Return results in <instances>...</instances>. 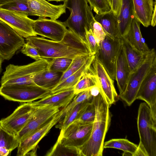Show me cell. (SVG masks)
<instances>
[{"instance_id":"39","label":"cell","mask_w":156,"mask_h":156,"mask_svg":"<svg viewBox=\"0 0 156 156\" xmlns=\"http://www.w3.org/2000/svg\"><path fill=\"white\" fill-rule=\"evenodd\" d=\"M85 30V41L89 47L90 53L92 55L95 54L98 51L99 44L93 35L92 30H87L86 28Z\"/></svg>"},{"instance_id":"1","label":"cell","mask_w":156,"mask_h":156,"mask_svg":"<svg viewBox=\"0 0 156 156\" xmlns=\"http://www.w3.org/2000/svg\"><path fill=\"white\" fill-rule=\"evenodd\" d=\"M26 40V43L37 49L41 58L65 57L73 59L79 55L91 54L86 41L69 29L60 41L37 36L30 37Z\"/></svg>"},{"instance_id":"30","label":"cell","mask_w":156,"mask_h":156,"mask_svg":"<svg viewBox=\"0 0 156 156\" xmlns=\"http://www.w3.org/2000/svg\"><path fill=\"white\" fill-rule=\"evenodd\" d=\"M138 145L125 139H113L104 143V148H113L127 152L133 156Z\"/></svg>"},{"instance_id":"29","label":"cell","mask_w":156,"mask_h":156,"mask_svg":"<svg viewBox=\"0 0 156 156\" xmlns=\"http://www.w3.org/2000/svg\"><path fill=\"white\" fill-rule=\"evenodd\" d=\"M92 99L80 103L71 108L66 113L62 120L58 122V124L56 125V127L60 129L61 130H64L70 124L76 119L84 107Z\"/></svg>"},{"instance_id":"36","label":"cell","mask_w":156,"mask_h":156,"mask_svg":"<svg viewBox=\"0 0 156 156\" xmlns=\"http://www.w3.org/2000/svg\"><path fill=\"white\" fill-rule=\"evenodd\" d=\"M93 98V97L90 94L89 89L76 95L69 105L65 108L60 110L62 117L60 121L62 120L66 113L71 108L80 103L90 100Z\"/></svg>"},{"instance_id":"24","label":"cell","mask_w":156,"mask_h":156,"mask_svg":"<svg viewBox=\"0 0 156 156\" xmlns=\"http://www.w3.org/2000/svg\"><path fill=\"white\" fill-rule=\"evenodd\" d=\"M94 18L96 21L101 24L106 34L114 37L121 38L117 16L112 10L101 14H96Z\"/></svg>"},{"instance_id":"7","label":"cell","mask_w":156,"mask_h":156,"mask_svg":"<svg viewBox=\"0 0 156 156\" xmlns=\"http://www.w3.org/2000/svg\"><path fill=\"white\" fill-rule=\"evenodd\" d=\"M51 94L50 90L34 83L13 84L0 87V95L5 99L20 103L32 102Z\"/></svg>"},{"instance_id":"22","label":"cell","mask_w":156,"mask_h":156,"mask_svg":"<svg viewBox=\"0 0 156 156\" xmlns=\"http://www.w3.org/2000/svg\"><path fill=\"white\" fill-rule=\"evenodd\" d=\"M134 17L145 27L151 25L154 0H133Z\"/></svg>"},{"instance_id":"3","label":"cell","mask_w":156,"mask_h":156,"mask_svg":"<svg viewBox=\"0 0 156 156\" xmlns=\"http://www.w3.org/2000/svg\"><path fill=\"white\" fill-rule=\"evenodd\" d=\"M70 14L64 24L69 29L85 41V30H92L96 21L87 0H66L64 2Z\"/></svg>"},{"instance_id":"6","label":"cell","mask_w":156,"mask_h":156,"mask_svg":"<svg viewBox=\"0 0 156 156\" xmlns=\"http://www.w3.org/2000/svg\"><path fill=\"white\" fill-rule=\"evenodd\" d=\"M156 63V52L155 49L152 48L138 67L130 73L125 90L119 96L129 106L136 100L137 92L143 81Z\"/></svg>"},{"instance_id":"41","label":"cell","mask_w":156,"mask_h":156,"mask_svg":"<svg viewBox=\"0 0 156 156\" xmlns=\"http://www.w3.org/2000/svg\"><path fill=\"white\" fill-rule=\"evenodd\" d=\"M21 50V52L26 55L30 57L36 61L41 59L37 48L25 43Z\"/></svg>"},{"instance_id":"12","label":"cell","mask_w":156,"mask_h":156,"mask_svg":"<svg viewBox=\"0 0 156 156\" xmlns=\"http://www.w3.org/2000/svg\"><path fill=\"white\" fill-rule=\"evenodd\" d=\"M26 13L0 8V20L7 23L18 34L27 38L37 35L33 26L35 20L28 17Z\"/></svg>"},{"instance_id":"34","label":"cell","mask_w":156,"mask_h":156,"mask_svg":"<svg viewBox=\"0 0 156 156\" xmlns=\"http://www.w3.org/2000/svg\"><path fill=\"white\" fill-rule=\"evenodd\" d=\"M49 61L47 69L56 72H65L71 64L73 59L65 57L52 58Z\"/></svg>"},{"instance_id":"31","label":"cell","mask_w":156,"mask_h":156,"mask_svg":"<svg viewBox=\"0 0 156 156\" xmlns=\"http://www.w3.org/2000/svg\"><path fill=\"white\" fill-rule=\"evenodd\" d=\"M98 83L96 76L87 70L73 88L75 95L87 90Z\"/></svg>"},{"instance_id":"48","label":"cell","mask_w":156,"mask_h":156,"mask_svg":"<svg viewBox=\"0 0 156 156\" xmlns=\"http://www.w3.org/2000/svg\"><path fill=\"white\" fill-rule=\"evenodd\" d=\"M66 0H47V1H55L57 2H64Z\"/></svg>"},{"instance_id":"43","label":"cell","mask_w":156,"mask_h":156,"mask_svg":"<svg viewBox=\"0 0 156 156\" xmlns=\"http://www.w3.org/2000/svg\"><path fill=\"white\" fill-rule=\"evenodd\" d=\"M148 156L147 154L142 145L139 143L137 148L133 156Z\"/></svg>"},{"instance_id":"19","label":"cell","mask_w":156,"mask_h":156,"mask_svg":"<svg viewBox=\"0 0 156 156\" xmlns=\"http://www.w3.org/2000/svg\"><path fill=\"white\" fill-rule=\"evenodd\" d=\"M131 73L122 42L119 49L115 62V80L119 92L122 94L125 90Z\"/></svg>"},{"instance_id":"45","label":"cell","mask_w":156,"mask_h":156,"mask_svg":"<svg viewBox=\"0 0 156 156\" xmlns=\"http://www.w3.org/2000/svg\"><path fill=\"white\" fill-rule=\"evenodd\" d=\"M10 0H0V5H2Z\"/></svg>"},{"instance_id":"32","label":"cell","mask_w":156,"mask_h":156,"mask_svg":"<svg viewBox=\"0 0 156 156\" xmlns=\"http://www.w3.org/2000/svg\"><path fill=\"white\" fill-rule=\"evenodd\" d=\"M93 55H80L73 59L68 69L62 73L59 83L78 71Z\"/></svg>"},{"instance_id":"18","label":"cell","mask_w":156,"mask_h":156,"mask_svg":"<svg viewBox=\"0 0 156 156\" xmlns=\"http://www.w3.org/2000/svg\"><path fill=\"white\" fill-rule=\"evenodd\" d=\"M31 16L56 20L66 12L65 4L54 5L46 0H27Z\"/></svg>"},{"instance_id":"21","label":"cell","mask_w":156,"mask_h":156,"mask_svg":"<svg viewBox=\"0 0 156 156\" xmlns=\"http://www.w3.org/2000/svg\"><path fill=\"white\" fill-rule=\"evenodd\" d=\"M140 24L134 17L131 21L127 32L123 37L137 50L145 54L149 52L150 49L142 36L140 28Z\"/></svg>"},{"instance_id":"35","label":"cell","mask_w":156,"mask_h":156,"mask_svg":"<svg viewBox=\"0 0 156 156\" xmlns=\"http://www.w3.org/2000/svg\"><path fill=\"white\" fill-rule=\"evenodd\" d=\"M95 113L93 97L92 100L89 102L84 107L75 120L83 122H93L94 120Z\"/></svg>"},{"instance_id":"40","label":"cell","mask_w":156,"mask_h":156,"mask_svg":"<svg viewBox=\"0 0 156 156\" xmlns=\"http://www.w3.org/2000/svg\"><path fill=\"white\" fill-rule=\"evenodd\" d=\"M92 30L93 35L99 44L105 39L106 34L101 24L96 21L93 23Z\"/></svg>"},{"instance_id":"2","label":"cell","mask_w":156,"mask_h":156,"mask_svg":"<svg viewBox=\"0 0 156 156\" xmlns=\"http://www.w3.org/2000/svg\"><path fill=\"white\" fill-rule=\"evenodd\" d=\"M94 97L96 113L90 136L88 141L78 148L80 156H102L106 134L111 121L110 106L101 91Z\"/></svg>"},{"instance_id":"15","label":"cell","mask_w":156,"mask_h":156,"mask_svg":"<svg viewBox=\"0 0 156 156\" xmlns=\"http://www.w3.org/2000/svg\"><path fill=\"white\" fill-rule=\"evenodd\" d=\"M58 107L48 105H37L23 128L16 136L20 141L40 128L51 120L59 111Z\"/></svg>"},{"instance_id":"28","label":"cell","mask_w":156,"mask_h":156,"mask_svg":"<svg viewBox=\"0 0 156 156\" xmlns=\"http://www.w3.org/2000/svg\"><path fill=\"white\" fill-rule=\"evenodd\" d=\"M19 143L16 136L0 126V156H10L12 151L18 147Z\"/></svg>"},{"instance_id":"26","label":"cell","mask_w":156,"mask_h":156,"mask_svg":"<svg viewBox=\"0 0 156 156\" xmlns=\"http://www.w3.org/2000/svg\"><path fill=\"white\" fill-rule=\"evenodd\" d=\"M126 57L130 73L134 71L144 60L147 54L137 50L123 37L121 38Z\"/></svg>"},{"instance_id":"11","label":"cell","mask_w":156,"mask_h":156,"mask_svg":"<svg viewBox=\"0 0 156 156\" xmlns=\"http://www.w3.org/2000/svg\"><path fill=\"white\" fill-rule=\"evenodd\" d=\"M87 70L96 76L101 94L110 106L115 103L119 96L114 87V80L98 60L96 54Z\"/></svg>"},{"instance_id":"44","label":"cell","mask_w":156,"mask_h":156,"mask_svg":"<svg viewBox=\"0 0 156 156\" xmlns=\"http://www.w3.org/2000/svg\"><path fill=\"white\" fill-rule=\"evenodd\" d=\"M156 0L154 2V10L152 16L151 25L154 27L156 25Z\"/></svg>"},{"instance_id":"4","label":"cell","mask_w":156,"mask_h":156,"mask_svg":"<svg viewBox=\"0 0 156 156\" xmlns=\"http://www.w3.org/2000/svg\"><path fill=\"white\" fill-rule=\"evenodd\" d=\"M49 63L48 59L41 58L24 65L10 64L6 67L1 78V86L34 83L32 80L33 76L47 69Z\"/></svg>"},{"instance_id":"13","label":"cell","mask_w":156,"mask_h":156,"mask_svg":"<svg viewBox=\"0 0 156 156\" xmlns=\"http://www.w3.org/2000/svg\"><path fill=\"white\" fill-rule=\"evenodd\" d=\"M61 119L60 111L44 125L21 140L17 147L16 156L36 155L38 144L40 141Z\"/></svg>"},{"instance_id":"14","label":"cell","mask_w":156,"mask_h":156,"mask_svg":"<svg viewBox=\"0 0 156 156\" xmlns=\"http://www.w3.org/2000/svg\"><path fill=\"white\" fill-rule=\"evenodd\" d=\"M25 43L23 37L0 20V56L3 60L10 59Z\"/></svg>"},{"instance_id":"42","label":"cell","mask_w":156,"mask_h":156,"mask_svg":"<svg viewBox=\"0 0 156 156\" xmlns=\"http://www.w3.org/2000/svg\"><path fill=\"white\" fill-rule=\"evenodd\" d=\"M122 0H111L112 11L118 16L119 15Z\"/></svg>"},{"instance_id":"37","label":"cell","mask_w":156,"mask_h":156,"mask_svg":"<svg viewBox=\"0 0 156 156\" xmlns=\"http://www.w3.org/2000/svg\"><path fill=\"white\" fill-rule=\"evenodd\" d=\"M0 8L23 12L31 16L27 0H10L0 5Z\"/></svg>"},{"instance_id":"46","label":"cell","mask_w":156,"mask_h":156,"mask_svg":"<svg viewBox=\"0 0 156 156\" xmlns=\"http://www.w3.org/2000/svg\"><path fill=\"white\" fill-rule=\"evenodd\" d=\"M3 59L0 56V73L2 71V65Z\"/></svg>"},{"instance_id":"8","label":"cell","mask_w":156,"mask_h":156,"mask_svg":"<svg viewBox=\"0 0 156 156\" xmlns=\"http://www.w3.org/2000/svg\"><path fill=\"white\" fill-rule=\"evenodd\" d=\"M93 122H83L75 120L61 130L57 140L66 146L78 149L89 138Z\"/></svg>"},{"instance_id":"9","label":"cell","mask_w":156,"mask_h":156,"mask_svg":"<svg viewBox=\"0 0 156 156\" xmlns=\"http://www.w3.org/2000/svg\"><path fill=\"white\" fill-rule=\"evenodd\" d=\"M122 43L121 38L114 37L106 34L105 39L99 44L96 55L110 77L115 80V62Z\"/></svg>"},{"instance_id":"27","label":"cell","mask_w":156,"mask_h":156,"mask_svg":"<svg viewBox=\"0 0 156 156\" xmlns=\"http://www.w3.org/2000/svg\"><path fill=\"white\" fill-rule=\"evenodd\" d=\"M95 54L93 55L78 71L56 86L51 91V94L73 88L91 63Z\"/></svg>"},{"instance_id":"47","label":"cell","mask_w":156,"mask_h":156,"mask_svg":"<svg viewBox=\"0 0 156 156\" xmlns=\"http://www.w3.org/2000/svg\"><path fill=\"white\" fill-rule=\"evenodd\" d=\"M122 156H132V155L131 154L129 153V152H124L122 155Z\"/></svg>"},{"instance_id":"25","label":"cell","mask_w":156,"mask_h":156,"mask_svg":"<svg viewBox=\"0 0 156 156\" xmlns=\"http://www.w3.org/2000/svg\"><path fill=\"white\" fill-rule=\"evenodd\" d=\"M62 74L47 69L34 75L32 80L37 86L51 91L59 83Z\"/></svg>"},{"instance_id":"23","label":"cell","mask_w":156,"mask_h":156,"mask_svg":"<svg viewBox=\"0 0 156 156\" xmlns=\"http://www.w3.org/2000/svg\"><path fill=\"white\" fill-rule=\"evenodd\" d=\"M134 18L133 0H122L119 13L117 17L121 38L127 32L131 21Z\"/></svg>"},{"instance_id":"38","label":"cell","mask_w":156,"mask_h":156,"mask_svg":"<svg viewBox=\"0 0 156 156\" xmlns=\"http://www.w3.org/2000/svg\"><path fill=\"white\" fill-rule=\"evenodd\" d=\"M96 14L99 15L110 11L111 6L108 0H87Z\"/></svg>"},{"instance_id":"16","label":"cell","mask_w":156,"mask_h":156,"mask_svg":"<svg viewBox=\"0 0 156 156\" xmlns=\"http://www.w3.org/2000/svg\"><path fill=\"white\" fill-rule=\"evenodd\" d=\"M33 28L37 35L55 41H61L68 30L63 22L41 17L35 20Z\"/></svg>"},{"instance_id":"49","label":"cell","mask_w":156,"mask_h":156,"mask_svg":"<svg viewBox=\"0 0 156 156\" xmlns=\"http://www.w3.org/2000/svg\"><path fill=\"white\" fill-rule=\"evenodd\" d=\"M108 1L111 6V0H108Z\"/></svg>"},{"instance_id":"17","label":"cell","mask_w":156,"mask_h":156,"mask_svg":"<svg viewBox=\"0 0 156 156\" xmlns=\"http://www.w3.org/2000/svg\"><path fill=\"white\" fill-rule=\"evenodd\" d=\"M136 99L145 102L150 109L153 119L156 121V63L143 81Z\"/></svg>"},{"instance_id":"5","label":"cell","mask_w":156,"mask_h":156,"mask_svg":"<svg viewBox=\"0 0 156 156\" xmlns=\"http://www.w3.org/2000/svg\"><path fill=\"white\" fill-rule=\"evenodd\" d=\"M137 126L140 143L148 156H156V121L153 119L150 109L145 102L140 105Z\"/></svg>"},{"instance_id":"10","label":"cell","mask_w":156,"mask_h":156,"mask_svg":"<svg viewBox=\"0 0 156 156\" xmlns=\"http://www.w3.org/2000/svg\"><path fill=\"white\" fill-rule=\"evenodd\" d=\"M33 102L21 103L10 115L0 120V126L16 136L25 126L37 107Z\"/></svg>"},{"instance_id":"33","label":"cell","mask_w":156,"mask_h":156,"mask_svg":"<svg viewBox=\"0 0 156 156\" xmlns=\"http://www.w3.org/2000/svg\"><path fill=\"white\" fill-rule=\"evenodd\" d=\"M45 155L80 156L78 148L66 146L58 140Z\"/></svg>"},{"instance_id":"20","label":"cell","mask_w":156,"mask_h":156,"mask_svg":"<svg viewBox=\"0 0 156 156\" xmlns=\"http://www.w3.org/2000/svg\"><path fill=\"white\" fill-rule=\"evenodd\" d=\"M73 88L50 94L36 101H33L36 105H48L64 108L75 96Z\"/></svg>"}]
</instances>
